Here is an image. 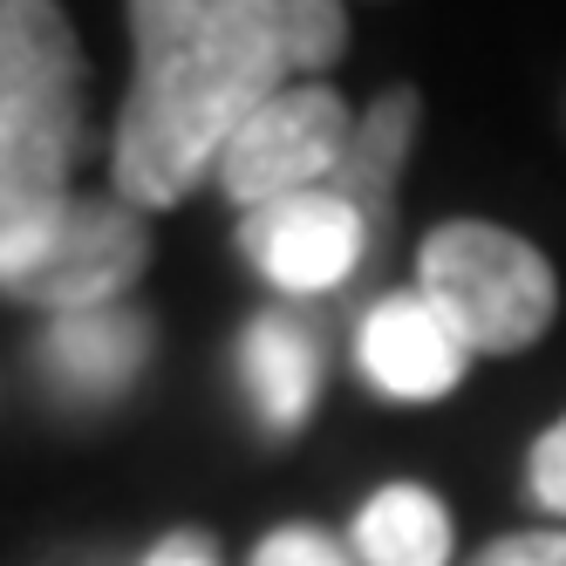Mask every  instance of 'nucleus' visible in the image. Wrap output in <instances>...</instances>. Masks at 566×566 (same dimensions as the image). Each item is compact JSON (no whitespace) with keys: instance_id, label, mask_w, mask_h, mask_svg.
I'll return each instance as SVG.
<instances>
[{"instance_id":"nucleus-8","label":"nucleus","mask_w":566,"mask_h":566,"mask_svg":"<svg viewBox=\"0 0 566 566\" xmlns=\"http://www.w3.org/2000/svg\"><path fill=\"white\" fill-rule=\"evenodd\" d=\"M144 361H150V314H137L124 301L96 307V314H62L42 335L49 382L69 389V396H90V402L130 389Z\"/></svg>"},{"instance_id":"nucleus-12","label":"nucleus","mask_w":566,"mask_h":566,"mask_svg":"<svg viewBox=\"0 0 566 566\" xmlns=\"http://www.w3.org/2000/svg\"><path fill=\"white\" fill-rule=\"evenodd\" d=\"M253 566H355V553L321 525H280L253 546Z\"/></svg>"},{"instance_id":"nucleus-7","label":"nucleus","mask_w":566,"mask_h":566,"mask_svg":"<svg viewBox=\"0 0 566 566\" xmlns=\"http://www.w3.org/2000/svg\"><path fill=\"white\" fill-rule=\"evenodd\" d=\"M355 361H361V376L376 382V396H389V402H437V396H451L464 382L471 348L451 335V321L410 287V294H382L369 314H361Z\"/></svg>"},{"instance_id":"nucleus-5","label":"nucleus","mask_w":566,"mask_h":566,"mask_svg":"<svg viewBox=\"0 0 566 566\" xmlns=\"http://www.w3.org/2000/svg\"><path fill=\"white\" fill-rule=\"evenodd\" d=\"M355 124L361 116L328 83H294L232 130V144L219 150L212 185L239 212H260L273 198H294V191H321L348 165Z\"/></svg>"},{"instance_id":"nucleus-2","label":"nucleus","mask_w":566,"mask_h":566,"mask_svg":"<svg viewBox=\"0 0 566 566\" xmlns=\"http://www.w3.org/2000/svg\"><path fill=\"white\" fill-rule=\"evenodd\" d=\"M90 150L83 49L55 0H0V266L21 260L75 198Z\"/></svg>"},{"instance_id":"nucleus-13","label":"nucleus","mask_w":566,"mask_h":566,"mask_svg":"<svg viewBox=\"0 0 566 566\" xmlns=\"http://www.w3.org/2000/svg\"><path fill=\"white\" fill-rule=\"evenodd\" d=\"M525 492H533V505H546L553 518H566V417L553 430H539L533 458H525Z\"/></svg>"},{"instance_id":"nucleus-11","label":"nucleus","mask_w":566,"mask_h":566,"mask_svg":"<svg viewBox=\"0 0 566 566\" xmlns=\"http://www.w3.org/2000/svg\"><path fill=\"white\" fill-rule=\"evenodd\" d=\"M348 546L361 566H451V512L423 484H382L355 512Z\"/></svg>"},{"instance_id":"nucleus-14","label":"nucleus","mask_w":566,"mask_h":566,"mask_svg":"<svg viewBox=\"0 0 566 566\" xmlns=\"http://www.w3.org/2000/svg\"><path fill=\"white\" fill-rule=\"evenodd\" d=\"M464 566H566V533H505Z\"/></svg>"},{"instance_id":"nucleus-4","label":"nucleus","mask_w":566,"mask_h":566,"mask_svg":"<svg viewBox=\"0 0 566 566\" xmlns=\"http://www.w3.org/2000/svg\"><path fill=\"white\" fill-rule=\"evenodd\" d=\"M144 260H150V232H144L137 206L75 191L55 212V226L34 239L21 260L0 266V280H8V301L42 307L49 321H62V314L116 307L124 287L144 273Z\"/></svg>"},{"instance_id":"nucleus-10","label":"nucleus","mask_w":566,"mask_h":566,"mask_svg":"<svg viewBox=\"0 0 566 566\" xmlns=\"http://www.w3.org/2000/svg\"><path fill=\"white\" fill-rule=\"evenodd\" d=\"M417 90H382L355 124V144H348V165L335 171L328 191H342L348 206L369 219V232L389 226V198H396V171L410 165V144H417Z\"/></svg>"},{"instance_id":"nucleus-3","label":"nucleus","mask_w":566,"mask_h":566,"mask_svg":"<svg viewBox=\"0 0 566 566\" xmlns=\"http://www.w3.org/2000/svg\"><path fill=\"white\" fill-rule=\"evenodd\" d=\"M417 294L471 355H518L553 328L559 280L533 239L492 219H443L417 247Z\"/></svg>"},{"instance_id":"nucleus-1","label":"nucleus","mask_w":566,"mask_h":566,"mask_svg":"<svg viewBox=\"0 0 566 566\" xmlns=\"http://www.w3.org/2000/svg\"><path fill=\"white\" fill-rule=\"evenodd\" d=\"M130 96L116 116V198L165 212L219 171L260 103L348 49V0H124Z\"/></svg>"},{"instance_id":"nucleus-15","label":"nucleus","mask_w":566,"mask_h":566,"mask_svg":"<svg viewBox=\"0 0 566 566\" xmlns=\"http://www.w3.org/2000/svg\"><path fill=\"white\" fill-rule=\"evenodd\" d=\"M144 566H219V546L206 533H171L144 553Z\"/></svg>"},{"instance_id":"nucleus-6","label":"nucleus","mask_w":566,"mask_h":566,"mask_svg":"<svg viewBox=\"0 0 566 566\" xmlns=\"http://www.w3.org/2000/svg\"><path fill=\"white\" fill-rule=\"evenodd\" d=\"M376 232L342 191H294L260 212H239V253H247L280 294H335L369 260Z\"/></svg>"},{"instance_id":"nucleus-9","label":"nucleus","mask_w":566,"mask_h":566,"mask_svg":"<svg viewBox=\"0 0 566 566\" xmlns=\"http://www.w3.org/2000/svg\"><path fill=\"white\" fill-rule=\"evenodd\" d=\"M239 382L266 437H294L321 402V348L294 314H253L239 328Z\"/></svg>"}]
</instances>
